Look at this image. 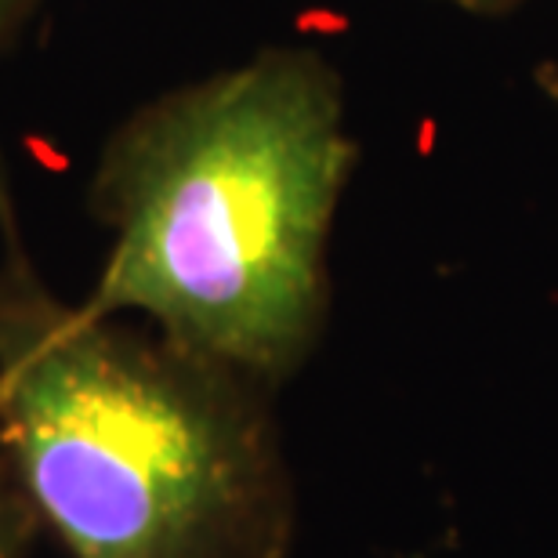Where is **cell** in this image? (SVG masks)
Masks as SVG:
<instances>
[{"instance_id": "1", "label": "cell", "mask_w": 558, "mask_h": 558, "mask_svg": "<svg viewBox=\"0 0 558 558\" xmlns=\"http://www.w3.org/2000/svg\"><path fill=\"white\" fill-rule=\"evenodd\" d=\"M355 156L341 73L305 44L156 95L98 153L87 210L109 251L84 305L142 316L272 392L327 323V243Z\"/></svg>"}, {"instance_id": "2", "label": "cell", "mask_w": 558, "mask_h": 558, "mask_svg": "<svg viewBox=\"0 0 558 558\" xmlns=\"http://www.w3.org/2000/svg\"><path fill=\"white\" fill-rule=\"evenodd\" d=\"M0 446L65 558H283L269 388L44 283L4 210Z\"/></svg>"}, {"instance_id": "3", "label": "cell", "mask_w": 558, "mask_h": 558, "mask_svg": "<svg viewBox=\"0 0 558 558\" xmlns=\"http://www.w3.org/2000/svg\"><path fill=\"white\" fill-rule=\"evenodd\" d=\"M37 544L40 530L29 515L15 475H11L4 446H0V558H33Z\"/></svg>"}, {"instance_id": "4", "label": "cell", "mask_w": 558, "mask_h": 558, "mask_svg": "<svg viewBox=\"0 0 558 558\" xmlns=\"http://www.w3.org/2000/svg\"><path fill=\"white\" fill-rule=\"evenodd\" d=\"M40 8L44 0H0V54L29 29V22L37 19Z\"/></svg>"}, {"instance_id": "5", "label": "cell", "mask_w": 558, "mask_h": 558, "mask_svg": "<svg viewBox=\"0 0 558 558\" xmlns=\"http://www.w3.org/2000/svg\"><path fill=\"white\" fill-rule=\"evenodd\" d=\"M446 4L472 11V15H508V11L522 8L526 0H446Z\"/></svg>"}, {"instance_id": "6", "label": "cell", "mask_w": 558, "mask_h": 558, "mask_svg": "<svg viewBox=\"0 0 558 558\" xmlns=\"http://www.w3.org/2000/svg\"><path fill=\"white\" fill-rule=\"evenodd\" d=\"M15 204V199H11V185H8V167H4V156H0V215H4V210Z\"/></svg>"}]
</instances>
